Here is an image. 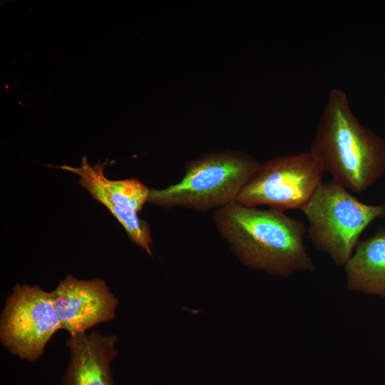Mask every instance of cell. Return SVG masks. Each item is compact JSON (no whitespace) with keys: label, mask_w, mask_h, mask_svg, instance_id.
I'll return each mask as SVG.
<instances>
[{"label":"cell","mask_w":385,"mask_h":385,"mask_svg":"<svg viewBox=\"0 0 385 385\" xmlns=\"http://www.w3.org/2000/svg\"><path fill=\"white\" fill-rule=\"evenodd\" d=\"M212 218L220 235L244 265L283 277L314 271L304 245V224L284 212L234 201L215 210Z\"/></svg>","instance_id":"cell-1"},{"label":"cell","mask_w":385,"mask_h":385,"mask_svg":"<svg viewBox=\"0 0 385 385\" xmlns=\"http://www.w3.org/2000/svg\"><path fill=\"white\" fill-rule=\"evenodd\" d=\"M310 152L333 180L354 192L385 173V140L360 123L339 88L329 93Z\"/></svg>","instance_id":"cell-2"},{"label":"cell","mask_w":385,"mask_h":385,"mask_svg":"<svg viewBox=\"0 0 385 385\" xmlns=\"http://www.w3.org/2000/svg\"><path fill=\"white\" fill-rule=\"evenodd\" d=\"M260 164L240 151L206 153L186 163L185 173L177 183L152 189L148 203L201 212L217 210L236 200Z\"/></svg>","instance_id":"cell-3"},{"label":"cell","mask_w":385,"mask_h":385,"mask_svg":"<svg viewBox=\"0 0 385 385\" xmlns=\"http://www.w3.org/2000/svg\"><path fill=\"white\" fill-rule=\"evenodd\" d=\"M301 210L313 245L338 266H344L350 258L364 230L385 217V205H366L333 180L322 183Z\"/></svg>","instance_id":"cell-4"},{"label":"cell","mask_w":385,"mask_h":385,"mask_svg":"<svg viewBox=\"0 0 385 385\" xmlns=\"http://www.w3.org/2000/svg\"><path fill=\"white\" fill-rule=\"evenodd\" d=\"M323 172L310 151L277 156L260 164L235 201L282 212L302 210L322 184Z\"/></svg>","instance_id":"cell-5"},{"label":"cell","mask_w":385,"mask_h":385,"mask_svg":"<svg viewBox=\"0 0 385 385\" xmlns=\"http://www.w3.org/2000/svg\"><path fill=\"white\" fill-rule=\"evenodd\" d=\"M60 329L52 292L27 284L14 287L0 322L1 341L11 354L30 361L38 360Z\"/></svg>","instance_id":"cell-6"},{"label":"cell","mask_w":385,"mask_h":385,"mask_svg":"<svg viewBox=\"0 0 385 385\" xmlns=\"http://www.w3.org/2000/svg\"><path fill=\"white\" fill-rule=\"evenodd\" d=\"M108 164L106 159L92 166L84 155L79 167L48 166L77 174L80 177L78 183L108 209L123 227L130 240L151 256V230L148 222L138 215L145 203L148 202L151 190L137 178L108 179L104 175Z\"/></svg>","instance_id":"cell-7"},{"label":"cell","mask_w":385,"mask_h":385,"mask_svg":"<svg viewBox=\"0 0 385 385\" xmlns=\"http://www.w3.org/2000/svg\"><path fill=\"white\" fill-rule=\"evenodd\" d=\"M61 328L71 336L112 320L118 304L101 279L81 280L68 274L52 292Z\"/></svg>","instance_id":"cell-8"},{"label":"cell","mask_w":385,"mask_h":385,"mask_svg":"<svg viewBox=\"0 0 385 385\" xmlns=\"http://www.w3.org/2000/svg\"><path fill=\"white\" fill-rule=\"evenodd\" d=\"M117 337L96 331L80 333L66 342L71 359L63 385H115L110 364L118 354Z\"/></svg>","instance_id":"cell-9"},{"label":"cell","mask_w":385,"mask_h":385,"mask_svg":"<svg viewBox=\"0 0 385 385\" xmlns=\"http://www.w3.org/2000/svg\"><path fill=\"white\" fill-rule=\"evenodd\" d=\"M344 270L349 290L385 298V227L359 241Z\"/></svg>","instance_id":"cell-10"}]
</instances>
